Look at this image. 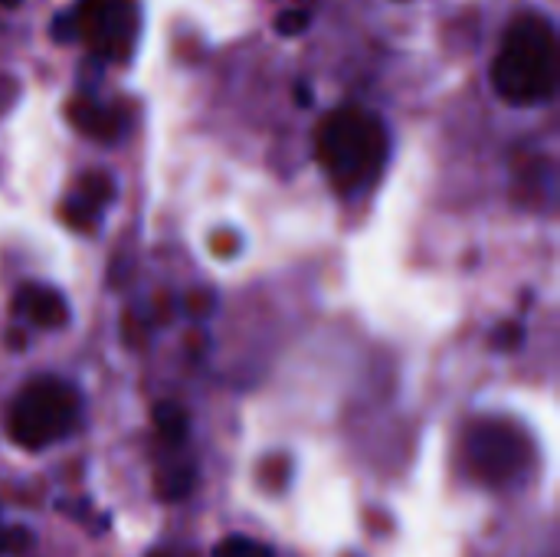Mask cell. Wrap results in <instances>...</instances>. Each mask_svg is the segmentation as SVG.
Here are the masks:
<instances>
[{"mask_svg":"<svg viewBox=\"0 0 560 557\" xmlns=\"http://www.w3.org/2000/svg\"><path fill=\"white\" fill-rule=\"evenodd\" d=\"M525 341V325L522 322H505L492 332V348L495 351H518Z\"/></svg>","mask_w":560,"mask_h":557,"instance_id":"4fadbf2b","label":"cell"},{"mask_svg":"<svg viewBox=\"0 0 560 557\" xmlns=\"http://www.w3.org/2000/svg\"><path fill=\"white\" fill-rule=\"evenodd\" d=\"M141 33L138 0H79L72 13L56 16V39H82L92 56L108 62H128Z\"/></svg>","mask_w":560,"mask_h":557,"instance_id":"277c9868","label":"cell"},{"mask_svg":"<svg viewBox=\"0 0 560 557\" xmlns=\"http://www.w3.org/2000/svg\"><path fill=\"white\" fill-rule=\"evenodd\" d=\"M190 489H194V466L171 469L167 479H161V499L164 502H180L190 496Z\"/></svg>","mask_w":560,"mask_h":557,"instance_id":"8fae6325","label":"cell"},{"mask_svg":"<svg viewBox=\"0 0 560 557\" xmlns=\"http://www.w3.org/2000/svg\"><path fill=\"white\" fill-rule=\"evenodd\" d=\"M387 125L358 105H341L318 125L315 158L341 194L368 190L387 164Z\"/></svg>","mask_w":560,"mask_h":557,"instance_id":"6da1fadb","label":"cell"},{"mask_svg":"<svg viewBox=\"0 0 560 557\" xmlns=\"http://www.w3.org/2000/svg\"><path fill=\"white\" fill-rule=\"evenodd\" d=\"M33 545V532L30 529H10L0 535V555H23Z\"/></svg>","mask_w":560,"mask_h":557,"instance_id":"5bb4252c","label":"cell"},{"mask_svg":"<svg viewBox=\"0 0 560 557\" xmlns=\"http://www.w3.org/2000/svg\"><path fill=\"white\" fill-rule=\"evenodd\" d=\"M213 295L210 292H194L190 299H187V312L194 315V318H203V315H210L213 312Z\"/></svg>","mask_w":560,"mask_h":557,"instance_id":"2e32d148","label":"cell"},{"mask_svg":"<svg viewBox=\"0 0 560 557\" xmlns=\"http://www.w3.org/2000/svg\"><path fill=\"white\" fill-rule=\"evenodd\" d=\"M295 102L308 105V102H312V89H308V85H295Z\"/></svg>","mask_w":560,"mask_h":557,"instance_id":"e0dca14e","label":"cell"},{"mask_svg":"<svg viewBox=\"0 0 560 557\" xmlns=\"http://www.w3.org/2000/svg\"><path fill=\"white\" fill-rule=\"evenodd\" d=\"M69 118L75 128H82L85 135L98 138V141H112L121 135V108L115 105H98L92 98H75L69 105Z\"/></svg>","mask_w":560,"mask_h":557,"instance_id":"ba28073f","label":"cell"},{"mask_svg":"<svg viewBox=\"0 0 560 557\" xmlns=\"http://www.w3.org/2000/svg\"><path fill=\"white\" fill-rule=\"evenodd\" d=\"M308 23H312V13H308V7H299V3L276 13V30L282 36H299V33L308 30Z\"/></svg>","mask_w":560,"mask_h":557,"instance_id":"7c38bea8","label":"cell"},{"mask_svg":"<svg viewBox=\"0 0 560 557\" xmlns=\"http://www.w3.org/2000/svg\"><path fill=\"white\" fill-rule=\"evenodd\" d=\"M295 3H302V7H305V3H312V0H295Z\"/></svg>","mask_w":560,"mask_h":557,"instance_id":"ffe728a7","label":"cell"},{"mask_svg":"<svg viewBox=\"0 0 560 557\" xmlns=\"http://www.w3.org/2000/svg\"><path fill=\"white\" fill-rule=\"evenodd\" d=\"M213 557H276V552L256 538H246V535H230L223 538L217 548H213Z\"/></svg>","mask_w":560,"mask_h":557,"instance_id":"30bf717a","label":"cell"},{"mask_svg":"<svg viewBox=\"0 0 560 557\" xmlns=\"http://www.w3.org/2000/svg\"><path fill=\"white\" fill-rule=\"evenodd\" d=\"M148 557H171V555H167V552H151Z\"/></svg>","mask_w":560,"mask_h":557,"instance_id":"d6986e66","label":"cell"},{"mask_svg":"<svg viewBox=\"0 0 560 557\" xmlns=\"http://www.w3.org/2000/svg\"><path fill=\"white\" fill-rule=\"evenodd\" d=\"M558 33L551 16L522 13L509 23L492 62V85L509 105H541L558 89Z\"/></svg>","mask_w":560,"mask_h":557,"instance_id":"7a4b0ae2","label":"cell"},{"mask_svg":"<svg viewBox=\"0 0 560 557\" xmlns=\"http://www.w3.org/2000/svg\"><path fill=\"white\" fill-rule=\"evenodd\" d=\"M82 420L79 391L52 374L33 378L7 410V433L23 450H46L66 440Z\"/></svg>","mask_w":560,"mask_h":557,"instance_id":"3957f363","label":"cell"},{"mask_svg":"<svg viewBox=\"0 0 560 557\" xmlns=\"http://www.w3.org/2000/svg\"><path fill=\"white\" fill-rule=\"evenodd\" d=\"M154 427H158V433H161L167 443L180 446V443L187 440V433H190V417H187V410H184L180 404L164 401V404L154 407Z\"/></svg>","mask_w":560,"mask_h":557,"instance_id":"9c48e42d","label":"cell"},{"mask_svg":"<svg viewBox=\"0 0 560 557\" xmlns=\"http://www.w3.org/2000/svg\"><path fill=\"white\" fill-rule=\"evenodd\" d=\"M115 197V181L102 171H92V174H82L79 184L72 187V194L62 200V220L79 230V233H89L98 227L102 220V210L112 204Z\"/></svg>","mask_w":560,"mask_h":557,"instance_id":"8992f818","label":"cell"},{"mask_svg":"<svg viewBox=\"0 0 560 557\" xmlns=\"http://www.w3.org/2000/svg\"><path fill=\"white\" fill-rule=\"evenodd\" d=\"M466 460L472 473L489 486L515 483L532 463V443L509 420H479L466 440Z\"/></svg>","mask_w":560,"mask_h":557,"instance_id":"5b68a950","label":"cell"},{"mask_svg":"<svg viewBox=\"0 0 560 557\" xmlns=\"http://www.w3.org/2000/svg\"><path fill=\"white\" fill-rule=\"evenodd\" d=\"M13 315L26 325L39 328V332H52V328H62L69 322V302L52 286L26 282L13 295Z\"/></svg>","mask_w":560,"mask_h":557,"instance_id":"52a82bcc","label":"cell"},{"mask_svg":"<svg viewBox=\"0 0 560 557\" xmlns=\"http://www.w3.org/2000/svg\"><path fill=\"white\" fill-rule=\"evenodd\" d=\"M210 250H213L217 256H236V253L243 250V240H240L233 230H223V233H213Z\"/></svg>","mask_w":560,"mask_h":557,"instance_id":"9a60e30c","label":"cell"},{"mask_svg":"<svg viewBox=\"0 0 560 557\" xmlns=\"http://www.w3.org/2000/svg\"><path fill=\"white\" fill-rule=\"evenodd\" d=\"M0 7H20V0H0Z\"/></svg>","mask_w":560,"mask_h":557,"instance_id":"ac0fdd59","label":"cell"}]
</instances>
